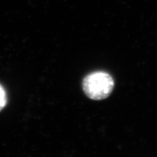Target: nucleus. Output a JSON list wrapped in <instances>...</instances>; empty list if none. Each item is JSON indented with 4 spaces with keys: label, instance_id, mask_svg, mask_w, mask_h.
Here are the masks:
<instances>
[{
    "label": "nucleus",
    "instance_id": "nucleus-1",
    "mask_svg": "<svg viewBox=\"0 0 157 157\" xmlns=\"http://www.w3.org/2000/svg\"><path fill=\"white\" fill-rule=\"evenodd\" d=\"M83 90L85 95L94 101H101L109 97L114 87L112 76L106 72L96 71L84 78Z\"/></svg>",
    "mask_w": 157,
    "mask_h": 157
},
{
    "label": "nucleus",
    "instance_id": "nucleus-2",
    "mask_svg": "<svg viewBox=\"0 0 157 157\" xmlns=\"http://www.w3.org/2000/svg\"><path fill=\"white\" fill-rule=\"evenodd\" d=\"M7 103V95L5 90H4L2 86L0 85V111H2Z\"/></svg>",
    "mask_w": 157,
    "mask_h": 157
}]
</instances>
